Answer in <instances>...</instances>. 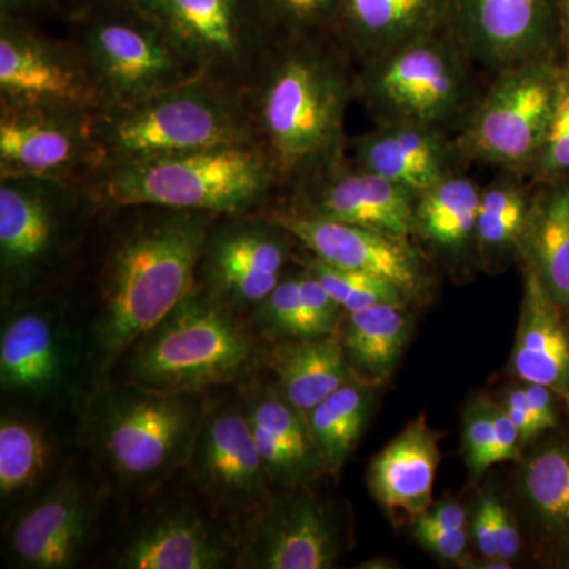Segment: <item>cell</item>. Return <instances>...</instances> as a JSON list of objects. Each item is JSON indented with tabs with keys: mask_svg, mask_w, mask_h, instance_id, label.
Masks as SVG:
<instances>
[{
	"mask_svg": "<svg viewBox=\"0 0 569 569\" xmlns=\"http://www.w3.org/2000/svg\"><path fill=\"white\" fill-rule=\"evenodd\" d=\"M216 213L156 206L102 209L84 316L86 389L103 388L132 343L192 290Z\"/></svg>",
	"mask_w": 569,
	"mask_h": 569,
	"instance_id": "cell-1",
	"label": "cell"
},
{
	"mask_svg": "<svg viewBox=\"0 0 569 569\" xmlns=\"http://www.w3.org/2000/svg\"><path fill=\"white\" fill-rule=\"evenodd\" d=\"M350 59L335 37L277 36L242 89L280 187L296 189L346 163Z\"/></svg>",
	"mask_w": 569,
	"mask_h": 569,
	"instance_id": "cell-2",
	"label": "cell"
},
{
	"mask_svg": "<svg viewBox=\"0 0 569 569\" xmlns=\"http://www.w3.org/2000/svg\"><path fill=\"white\" fill-rule=\"evenodd\" d=\"M268 346L250 318L194 282L152 329L123 353L107 385L168 395L242 388L264 372ZM104 385V387H107Z\"/></svg>",
	"mask_w": 569,
	"mask_h": 569,
	"instance_id": "cell-3",
	"label": "cell"
},
{
	"mask_svg": "<svg viewBox=\"0 0 569 569\" xmlns=\"http://www.w3.org/2000/svg\"><path fill=\"white\" fill-rule=\"evenodd\" d=\"M212 395L118 383L88 392L81 437L108 488L130 500L159 496L186 470Z\"/></svg>",
	"mask_w": 569,
	"mask_h": 569,
	"instance_id": "cell-4",
	"label": "cell"
},
{
	"mask_svg": "<svg viewBox=\"0 0 569 569\" xmlns=\"http://www.w3.org/2000/svg\"><path fill=\"white\" fill-rule=\"evenodd\" d=\"M102 212L81 181L0 178L2 307L70 288Z\"/></svg>",
	"mask_w": 569,
	"mask_h": 569,
	"instance_id": "cell-5",
	"label": "cell"
},
{
	"mask_svg": "<svg viewBox=\"0 0 569 569\" xmlns=\"http://www.w3.org/2000/svg\"><path fill=\"white\" fill-rule=\"evenodd\" d=\"M81 182L102 209L156 206L216 216L263 211L280 187L257 142L100 164Z\"/></svg>",
	"mask_w": 569,
	"mask_h": 569,
	"instance_id": "cell-6",
	"label": "cell"
},
{
	"mask_svg": "<svg viewBox=\"0 0 569 569\" xmlns=\"http://www.w3.org/2000/svg\"><path fill=\"white\" fill-rule=\"evenodd\" d=\"M102 164L257 142L241 89L197 78L140 102L92 111Z\"/></svg>",
	"mask_w": 569,
	"mask_h": 569,
	"instance_id": "cell-7",
	"label": "cell"
},
{
	"mask_svg": "<svg viewBox=\"0 0 569 569\" xmlns=\"http://www.w3.org/2000/svg\"><path fill=\"white\" fill-rule=\"evenodd\" d=\"M471 59L451 32L413 41L356 74V97L378 123H408L447 133L478 103Z\"/></svg>",
	"mask_w": 569,
	"mask_h": 569,
	"instance_id": "cell-8",
	"label": "cell"
},
{
	"mask_svg": "<svg viewBox=\"0 0 569 569\" xmlns=\"http://www.w3.org/2000/svg\"><path fill=\"white\" fill-rule=\"evenodd\" d=\"M70 22V39L88 63L103 108L203 78L153 22L121 0H86Z\"/></svg>",
	"mask_w": 569,
	"mask_h": 569,
	"instance_id": "cell-9",
	"label": "cell"
},
{
	"mask_svg": "<svg viewBox=\"0 0 569 569\" xmlns=\"http://www.w3.org/2000/svg\"><path fill=\"white\" fill-rule=\"evenodd\" d=\"M0 389L32 407L81 406L84 348L70 288L2 307Z\"/></svg>",
	"mask_w": 569,
	"mask_h": 569,
	"instance_id": "cell-10",
	"label": "cell"
},
{
	"mask_svg": "<svg viewBox=\"0 0 569 569\" xmlns=\"http://www.w3.org/2000/svg\"><path fill=\"white\" fill-rule=\"evenodd\" d=\"M153 22L198 73L244 89L276 39L258 0H121Z\"/></svg>",
	"mask_w": 569,
	"mask_h": 569,
	"instance_id": "cell-11",
	"label": "cell"
},
{
	"mask_svg": "<svg viewBox=\"0 0 569 569\" xmlns=\"http://www.w3.org/2000/svg\"><path fill=\"white\" fill-rule=\"evenodd\" d=\"M183 473L209 509L241 531L272 493L239 388L212 395Z\"/></svg>",
	"mask_w": 569,
	"mask_h": 569,
	"instance_id": "cell-12",
	"label": "cell"
},
{
	"mask_svg": "<svg viewBox=\"0 0 569 569\" xmlns=\"http://www.w3.org/2000/svg\"><path fill=\"white\" fill-rule=\"evenodd\" d=\"M557 71L549 58L500 71L463 123L456 141L460 157L515 173L533 170L552 112Z\"/></svg>",
	"mask_w": 569,
	"mask_h": 569,
	"instance_id": "cell-13",
	"label": "cell"
},
{
	"mask_svg": "<svg viewBox=\"0 0 569 569\" xmlns=\"http://www.w3.org/2000/svg\"><path fill=\"white\" fill-rule=\"evenodd\" d=\"M107 481L66 466L43 492L10 516L7 560L22 569L77 567L99 529Z\"/></svg>",
	"mask_w": 569,
	"mask_h": 569,
	"instance_id": "cell-14",
	"label": "cell"
},
{
	"mask_svg": "<svg viewBox=\"0 0 569 569\" xmlns=\"http://www.w3.org/2000/svg\"><path fill=\"white\" fill-rule=\"evenodd\" d=\"M298 246L261 211L216 217L201 249L197 283L249 317L293 263Z\"/></svg>",
	"mask_w": 569,
	"mask_h": 569,
	"instance_id": "cell-15",
	"label": "cell"
},
{
	"mask_svg": "<svg viewBox=\"0 0 569 569\" xmlns=\"http://www.w3.org/2000/svg\"><path fill=\"white\" fill-rule=\"evenodd\" d=\"M0 104L102 110L103 100L73 40L37 22L0 17Z\"/></svg>",
	"mask_w": 569,
	"mask_h": 569,
	"instance_id": "cell-16",
	"label": "cell"
},
{
	"mask_svg": "<svg viewBox=\"0 0 569 569\" xmlns=\"http://www.w3.org/2000/svg\"><path fill=\"white\" fill-rule=\"evenodd\" d=\"M241 538L194 493L167 498L112 553L121 569L238 568Z\"/></svg>",
	"mask_w": 569,
	"mask_h": 569,
	"instance_id": "cell-17",
	"label": "cell"
},
{
	"mask_svg": "<svg viewBox=\"0 0 569 569\" xmlns=\"http://www.w3.org/2000/svg\"><path fill=\"white\" fill-rule=\"evenodd\" d=\"M91 114L71 108L0 104V178L81 181L103 163Z\"/></svg>",
	"mask_w": 569,
	"mask_h": 569,
	"instance_id": "cell-18",
	"label": "cell"
},
{
	"mask_svg": "<svg viewBox=\"0 0 569 569\" xmlns=\"http://www.w3.org/2000/svg\"><path fill=\"white\" fill-rule=\"evenodd\" d=\"M340 539L336 516L309 486L272 490L241 531L238 568H332L342 550Z\"/></svg>",
	"mask_w": 569,
	"mask_h": 569,
	"instance_id": "cell-19",
	"label": "cell"
},
{
	"mask_svg": "<svg viewBox=\"0 0 569 569\" xmlns=\"http://www.w3.org/2000/svg\"><path fill=\"white\" fill-rule=\"evenodd\" d=\"M448 29L471 62L498 74L548 58L560 36L559 0H449Z\"/></svg>",
	"mask_w": 569,
	"mask_h": 569,
	"instance_id": "cell-20",
	"label": "cell"
},
{
	"mask_svg": "<svg viewBox=\"0 0 569 569\" xmlns=\"http://www.w3.org/2000/svg\"><path fill=\"white\" fill-rule=\"evenodd\" d=\"M261 212L326 263L389 280L408 298L426 287L425 261L408 238L309 216L284 203L269 204Z\"/></svg>",
	"mask_w": 569,
	"mask_h": 569,
	"instance_id": "cell-21",
	"label": "cell"
},
{
	"mask_svg": "<svg viewBox=\"0 0 569 569\" xmlns=\"http://www.w3.org/2000/svg\"><path fill=\"white\" fill-rule=\"evenodd\" d=\"M418 194L362 168L340 164L293 189L296 211L410 239Z\"/></svg>",
	"mask_w": 569,
	"mask_h": 569,
	"instance_id": "cell-22",
	"label": "cell"
},
{
	"mask_svg": "<svg viewBox=\"0 0 569 569\" xmlns=\"http://www.w3.org/2000/svg\"><path fill=\"white\" fill-rule=\"evenodd\" d=\"M260 377L239 388V392L269 482L274 490L310 486L325 473V467L307 417L283 396L274 380Z\"/></svg>",
	"mask_w": 569,
	"mask_h": 569,
	"instance_id": "cell-23",
	"label": "cell"
},
{
	"mask_svg": "<svg viewBox=\"0 0 569 569\" xmlns=\"http://www.w3.org/2000/svg\"><path fill=\"white\" fill-rule=\"evenodd\" d=\"M448 24L449 0H342L332 37L362 66Z\"/></svg>",
	"mask_w": 569,
	"mask_h": 569,
	"instance_id": "cell-24",
	"label": "cell"
},
{
	"mask_svg": "<svg viewBox=\"0 0 569 569\" xmlns=\"http://www.w3.org/2000/svg\"><path fill=\"white\" fill-rule=\"evenodd\" d=\"M351 153L356 167L417 194L456 173L460 157L447 133L408 123H378L376 130L351 141Z\"/></svg>",
	"mask_w": 569,
	"mask_h": 569,
	"instance_id": "cell-25",
	"label": "cell"
},
{
	"mask_svg": "<svg viewBox=\"0 0 569 569\" xmlns=\"http://www.w3.org/2000/svg\"><path fill=\"white\" fill-rule=\"evenodd\" d=\"M438 462L437 433L419 415L373 458L367 473L370 492L388 511L417 519L432 505Z\"/></svg>",
	"mask_w": 569,
	"mask_h": 569,
	"instance_id": "cell-26",
	"label": "cell"
},
{
	"mask_svg": "<svg viewBox=\"0 0 569 569\" xmlns=\"http://www.w3.org/2000/svg\"><path fill=\"white\" fill-rule=\"evenodd\" d=\"M512 372L526 383L552 389L569 408V332L561 309L527 269Z\"/></svg>",
	"mask_w": 569,
	"mask_h": 569,
	"instance_id": "cell-27",
	"label": "cell"
},
{
	"mask_svg": "<svg viewBox=\"0 0 569 569\" xmlns=\"http://www.w3.org/2000/svg\"><path fill=\"white\" fill-rule=\"evenodd\" d=\"M62 468H58V440L47 422L28 411H3L0 419L3 511L14 512L39 496L59 477Z\"/></svg>",
	"mask_w": 569,
	"mask_h": 569,
	"instance_id": "cell-28",
	"label": "cell"
},
{
	"mask_svg": "<svg viewBox=\"0 0 569 569\" xmlns=\"http://www.w3.org/2000/svg\"><path fill=\"white\" fill-rule=\"evenodd\" d=\"M266 370L283 396L306 415L355 378L339 335L302 337L268 346Z\"/></svg>",
	"mask_w": 569,
	"mask_h": 569,
	"instance_id": "cell-29",
	"label": "cell"
},
{
	"mask_svg": "<svg viewBox=\"0 0 569 569\" xmlns=\"http://www.w3.org/2000/svg\"><path fill=\"white\" fill-rule=\"evenodd\" d=\"M520 252L549 298L569 309V182L531 200Z\"/></svg>",
	"mask_w": 569,
	"mask_h": 569,
	"instance_id": "cell-30",
	"label": "cell"
},
{
	"mask_svg": "<svg viewBox=\"0 0 569 569\" xmlns=\"http://www.w3.org/2000/svg\"><path fill=\"white\" fill-rule=\"evenodd\" d=\"M358 380L376 385L396 369L411 335L406 305H380L346 313L339 332Z\"/></svg>",
	"mask_w": 569,
	"mask_h": 569,
	"instance_id": "cell-31",
	"label": "cell"
},
{
	"mask_svg": "<svg viewBox=\"0 0 569 569\" xmlns=\"http://www.w3.org/2000/svg\"><path fill=\"white\" fill-rule=\"evenodd\" d=\"M481 187L452 173L418 194L415 234L445 253H460L475 244Z\"/></svg>",
	"mask_w": 569,
	"mask_h": 569,
	"instance_id": "cell-32",
	"label": "cell"
},
{
	"mask_svg": "<svg viewBox=\"0 0 569 569\" xmlns=\"http://www.w3.org/2000/svg\"><path fill=\"white\" fill-rule=\"evenodd\" d=\"M373 385L351 378L307 413L325 473L336 477L353 455L373 407Z\"/></svg>",
	"mask_w": 569,
	"mask_h": 569,
	"instance_id": "cell-33",
	"label": "cell"
},
{
	"mask_svg": "<svg viewBox=\"0 0 569 569\" xmlns=\"http://www.w3.org/2000/svg\"><path fill=\"white\" fill-rule=\"evenodd\" d=\"M520 489L541 529L569 541V440L549 441L531 452L520 471Z\"/></svg>",
	"mask_w": 569,
	"mask_h": 569,
	"instance_id": "cell-34",
	"label": "cell"
},
{
	"mask_svg": "<svg viewBox=\"0 0 569 569\" xmlns=\"http://www.w3.org/2000/svg\"><path fill=\"white\" fill-rule=\"evenodd\" d=\"M531 200L515 179H498L482 189L475 244L488 258L520 250Z\"/></svg>",
	"mask_w": 569,
	"mask_h": 569,
	"instance_id": "cell-35",
	"label": "cell"
},
{
	"mask_svg": "<svg viewBox=\"0 0 569 569\" xmlns=\"http://www.w3.org/2000/svg\"><path fill=\"white\" fill-rule=\"evenodd\" d=\"M302 268L323 284L346 313L380 305H406L408 296L397 284L380 277L340 268L309 253L301 261Z\"/></svg>",
	"mask_w": 569,
	"mask_h": 569,
	"instance_id": "cell-36",
	"label": "cell"
},
{
	"mask_svg": "<svg viewBox=\"0 0 569 569\" xmlns=\"http://www.w3.org/2000/svg\"><path fill=\"white\" fill-rule=\"evenodd\" d=\"M249 318L266 346L313 337L299 295V272H284L274 290L254 307Z\"/></svg>",
	"mask_w": 569,
	"mask_h": 569,
	"instance_id": "cell-37",
	"label": "cell"
},
{
	"mask_svg": "<svg viewBox=\"0 0 569 569\" xmlns=\"http://www.w3.org/2000/svg\"><path fill=\"white\" fill-rule=\"evenodd\" d=\"M276 36L332 37L342 0H258Z\"/></svg>",
	"mask_w": 569,
	"mask_h": 569,
	"instance_id": "cell-38",
	"label": "cell"
},
{
	"mask_svg": "<svg viewBox=\"0 0 569 569\" xmlns=\"http://www.w3.org/2000/svg\"><path fill=\"white\" fill-rule=\"evenodd\" d=\"M533 170L546 179L569 173V70L557 71L552 112Z\"/></svg>",
	"mask_w": 569,
	"mask_h": 569,
	"instance_id": "cell-39",
	"label": "cell"
},
{
	"mask_svg": "<svg viewBox=\"0 0 569 569\" xmlns=\"http://www.w3.org/2000/svg\"><path fill=\"white\" fill-rule=\"evenodd\" d=\"M497 403L486 397H478L467 407L463 415V455L475 478L482 477L493 466L496 447Z\"/></svg>",
	"mask_w": 569,
	"mask_h": 569,
	"instance_id": "cell-40",
	"label": "cell"
},
{
	"mask_svg": "<svg viewBox=\"0 0 569 569\" xmlns=\"http://www.w3.org/2000/svg\"><path fill=\"white\" fill-rule=\"evenodd\" d=\"M299 295L312 336L337 335L346 317V310L302 266L299 271Z\"/></svg>",
	"mask_w": 569,
	"mask_h": 569,
	"instance_id": "cell-41",
	"label": "cell"
},
{
	"mask_svg": "<svg viewBox=\"0 0 569 569\" xmlns=\"http://www.w3.org/2000/svg\"><path fill=\"white\" fill-rule=\"evenodd\" d=\"M415 535L422 548L448 561L460 560L466 553L468 535L462 530L425 529L415 526Z\"/></svg>",
	"mask_w": 569,
	"mask_h": 569,
	"instance_id": "cell-42",
	"label": "cell"
},
{
	"mask_svg": "<svg viewBox=\"0 0 569 569\" xmlns=\"http://www.w3.org/2000/svg\"><path fill=\"white\" fill-rule=\"evenodd\" d=\"M503 410L508 418L518 429L522 447L529 445L535 438L541 436L542 429L531 411L529 399H527L526 388H512L505 397Z\"/></svg>",
	"mask_w": 569,
	"mask_h": 569,
	"instance_id": "cell-43",
	"label": "cell"
},
{
	"mask_svg": "<svg viewBox=\"0 0 569 569\" xmlns=\"http://www.w3.org/2000/svg\"><path fill=\"white\" fill-rule=\"evenodd\" d=\"M496 505L497 500L492 496L482 498L478 508L475 509L473 529L475 542H477L479 553L486 560H496L497 556V531H496Z\"/></svg>",
	"mask_w": 569,
	"mask_h": 569,
	"instance_id": "cell-44",
	"label": "cell"
},
{
	"mask_svg": "<svg viewBox=\"0 0 569 569\" xmlns=\"http://www.w3.org/2000/svg\"><path fill=\"white\" fill-rule=\"evenodd\" d=\"M66 6L67 0H0V17L37 22L61 13Z\"/></svg>",
	"mask_w": 569,
	"mask_h": 569,
	"instance_id": "cell-45",
	"label": "cell"
},
{
	"mask_svg": "<svg viewBox=\"0 0 569 569\" xmlns=\"http://www.w3.org/2000/svg\"><path fill=\"white\" fill-rule=\"evenodd\" d=\"M415 526L425 529L462 530L467 526V512L458 501H441L422 512Z\"/></svg>",
	"mask_w": 569,
	"mask_h": 569,
	"instance_id": "cell-46",
	"label": "cell"
},
{
	"mask_svg": "<svg viewBox=\"0 0 569 569\" xmlns=\"http://www.w3.org/2000/svg\"><path fill=\"white\" fill-rule=\"evenodd\" d=\"M522 441L516 426L508 418L503 407L496 408V447H493V463L518 460Z\"/></svg>",
	"mask_w": 569,
	"mask_h": 569,
	"instance_id": "cell-47",
	"label": "cell"
},
{
	"mask_svg": "<svg viewBox=\"0 0 569 569\" xmlns=\"http://www.w3.org/2000/svg\"><path fill=\"white\" fill-rule=\"evenodd\" d=\"M497 556L500 560L511 561L520 552V533L516 520L505 505H496Z\"/></svg>",
	"mask_w": 569,
	"mask_h": 569,
	"instance_id": "cell-48",
	"label": "cell"
},
{
	"mask_svg": "<svg viewBox=\"0 0 569 569\" xmlns=\"http://www.w3.org/2000/svg\"><path fill=\"white\" fill-rule=\"evenodd\" d=\"M560 37L569 51V0H559Z\"/></svg>",
	"mask_w": 569,
	"mask_h": 569,
	"instance_id": "cell-49",
	"label": "cell"
},
{
	"mask_svg": "<svg viewBox=\"0 0 569 569\" xmlns=\"http://www.w3.org/2000/svg\"><path fill=\"white\" fill-rule=\"evenodd\" d=\"M567 312H568V318H569V309L567 310Z\"/></svg>",
	"mask_w": 569,
	"mask_h": 569,
	"instance_id": "cell-50",
	"label": "cell"
}]
</instances>
